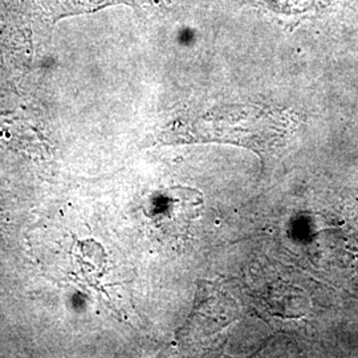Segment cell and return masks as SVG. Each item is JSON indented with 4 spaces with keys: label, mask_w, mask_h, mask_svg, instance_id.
<instances>
[{
    "label": "cell",
    "mask_w": 358,
    "mask_h": 358,
    "mask_svg": "<svg viewBox=\"0 0 358 358\" xmlns=\"http://www.w3.org/2000/svg\"><path fill=\"white\" fill-rule=\"evenodd\" d=\"M178 138L187 142H231L255 153H275L291 134L287 117L256 108L213 112L180 129Z\"/></svg>",
    "instance_id": "cell-1"
}]
</instances>
